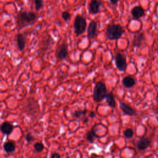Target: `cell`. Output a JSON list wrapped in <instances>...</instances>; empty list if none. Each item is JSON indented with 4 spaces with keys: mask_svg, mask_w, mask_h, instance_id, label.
Wrapping results in <instances>:
<instances>
[{
    "mask_svg": "<svg viewBox=\"0 0 158 158\" xmlns=\"http://www.w3.org/2000/svg\"><path fill=\"white\" fill-rule=\"evenodd\" d=\"M37 19L36 14L32 11L21 10L16 16V23L19 29L32 25Z\"/></svg>",
    "mask_w": 158,
    "mask_h": 158,
    "instance_id": "6da1fadb",
    "label": "cell"
},
{
    "mask_svg": "<svg viewBox=\"0 0 158 158\" xmlns=\"http://www.w3.org/2000/svg\"><path fill=\"white\" fill-rule=\"evenodd\" d=\"M125 32V30L122 26L119 24H110L107 28L106 35L109 40H118Z\"/></svg>",
    "mask_w": 158,
    "mask_h": 158,
    "instance_id": "7a4b0ae2",
    "label": "cell"
},
{
    "mask_svg": "<svg viewBox=\"0 0 158 158\" xmlns=\"http://www.w3.org/2000/svg\"><path fill=\"white\" fill-rule=\"evenodd\" d=\"M107 93V90L105 83L101 81H97L93 89V100L98 102L102 101L104 99Z\"/></svg>",
    "mask_w": 158,
    "mask_h": 158,
    "instance_id": "3957f363",
    "label": "cell"
},
{
    "mask_svg": "<svg viewBox=\"0 0 158 158\" xmlns=\"http://www.w3.org/2000/svg\"><path fill=\"white\" fill-rule=\"evenodd\" d=\"M86 26L87 22L86 19L81 15H77L74 20L73 27L75 33L77 36L82 35L85 31Z\"/></svg>",
    "mask_w": 158,
    "mask_h": 158,
    "instance_id": "277c9868",
    "label": "cell"
},
{
    "mask_svg": "<svg viewBox=\"0 0 158 158\" xmlns=\"http://www.w3.org/2000/svg\"><path fill=\"white\" fill-rule=\"evenodd\" d=\"M115 63L117 69L119 71L125 72L127 67L125 54L122 52H117L115 56Z\"/></svg>",
    "mask_w": 158,
    "mask_h": 158,
    "instance_id": "5b68a950",
    "label": "cell"
},
{
    "mask_svg": "<svg viewBox=\"0 0 158 158\" xmlns=\"http://www.w3.org/2000/svg\"><path fill=\"white\" fill-rule=\"evenodd\" d=\"M69 54V51H68V45L65 42H62L60 43L56 52V55L58 60H63L66 59Z\"/></svg>",
    "mask_w": 158,
    "mask_h": 158,
    "instance_id": "8992f818",
    "label": "cell"
},
{
    "mask_svg": "<svg viewBox=\"0 0 158 158\" xmlns=\"http://www.w3.org/2000/svg\"><path fill=\"white\" fill-rule=\"evenodd\" d=\"M97 28H98L97 22L95 20L91 21L87 28V36L89 40L94 39L98 35Z\"/></svg>",
    "mask_w": 158,
    "mask_h": 158,
    "instance_id": "52a82bcc",
    "label": "cell"
},
{
    "mask_svg": "<svg viewBox=\"0 0 158 158\" xmlns=\"http://www.w3.org/2000/svg\"><path fill=\"white\" fill-rule=\"evenodd\" d=\"M119 107L121 110L123 112V114L125 115H127L129 116L137 115L136 111L131 106L124 102H120Z\"/></svg>",
    "mask_w": 158,
    "mask_h": 158,
    "instance_id": "ba28073f",
    "label": "cell"
},
{
    "mask_svg": "<svg viewBox=\"0 0 158 158\" xmlns=\"http://www.w3.org/2000/svg\"><path fill=\"white\" fill-rule=\"evenodd\" d=\"M131 14L133 19L138 20L144 15L145 10L142 7L139 6H136L131 9Z\"/></svg>",
    "mask_w": 158,
    "mask_h": 158,
    "instance_id": "9c48e42d",
    "label": "cell"
},
{
    "mask_svg": "<svg viewBox=\"0 0 158 158\" xmlns=\"http://www.w3.org/2000/svg\"><path fill=\"white\" fill-rule=\"evenodd\" d=\"M101 2L99 0H91L88 6V10L90 14H96L99 11Z\"/></svg>",
    "mask_w": 158,
    "mask_h": 158,
    "instance_id": "30bf717a",
    "label": "cell"
},
{
    "mask_svg": "<svg viewBox=\"0 0 158 158\" xmlns=\"http://www.w3.org/2000/svg\"><path fill=\"white\" fill-rule=\"evenodd\" d=\"M13 130H14L13 125L7 121L3 122L0 125V130L4 135H9L12 132Z\"/></svg>",
    "mask_w": 158,
    "mask_h": 158,
    "instance_id": "8fae6325",
    "label": "cell"
},
{
    "mask_svg": "<svg viewBox=\"0 0 158 158\" xmlns=\"http://www.w3.org/2000/svg\"><path fill=\"white\" fill-rule=\"evenodd\" d=\"M151 144V141L148 138H141L136 143V147L138 150L143 151L146 149Z\"/></svg>",
    "mask_w": 158,
    "mask_h": 158,
    "instance_id": "7c38bea8",
    "label": "cell"
},
{
    "mask_svg": "<svg viewBox=\"0 0 158 158\" xmlns=\"http://www.w3.org/2000/svg\"><path fill=\"white\" fill-rule=\"evenodd\" d=\"M144 35L143 33H137L134 35L133 39V47H140L144 41Z\"/></svg>",
    "mask_w": 158,
    "mask_h": 158,
    "instance_id": "4fadbf2b",
    "label": "cell"
},
{
    "mask_svg": "<svg viewBox=\"0 0 158 158\" xmlns=\"http://www.w3.org/2000/svg\"><path fill=\"white\" fill-rule=\"evenodd\" d=\"M17 44L18 49L20 51H23L25 49L26 44L25 36L22 33H19L17 35Z\"/></svg>",
    "mask_w": 158,
    "mask_h": 158,
    "instance_id": "5bb4252c",
    "label": "cell"
},
{
    "mask_svg": "<svg viewBox=\"0 0 158 158\" xmlns=\"http://www.w3.org/2000/svg\"><path fill=\"white\" fill-rule=\"evenodd\" d=\"M122 83L123 86H125V88H130L135 85L136 81H135V79L132 77L126 76L123 78Z\"/></svg>",
    "mask_w": 158,
    "mask_h": 158,
    "instance_id": "9a60e30c",
    "label": "cell"
},
{
    "mask_svg": "<svg viewBox=\"0 0 158 158\" xmlns=\"http://www.w3.org/2000/svg\"><path fill=\"white\" fill-rule=\"evenodd\" d=\"M104 98L106 99V101L109 107L112 108H115L116 107L115 99L112 92H109V93H107Z\"/></svg>",
    "mask_w": 158,
    "mask_h": 158,
    "instance_id": "2e32d148",
    "label": "cell"
},
{
    "mask_svg": "<svg viewBox=\"0 0 158 158\" xmlns=\"http://www.w3.org/2000/svg\"><path fill=\"white\" fill-rule=\"evenodd\" d=\"M15 144L13 141H6L3 144L4 150L7 153H10L15 151Z\"/></svg>",
    "mask_w": 158,
    "mask_h": 158,
    "instance_id": "e0dca14e",
    "label": "cell"
},
{
    "mask_svg": "<svg viewBox=\"0 0 158 158\" xmlns=\"http://www.w3.org/2000/svg\"><path fill=\"white\" fill-rule=\"evenodd\" d=\"M96 125H95L94 127H93V128H91V130L89 131H88L86 135V139L92 143H93L94 140L96 138H98L99 136L96 135V128H95V126Z\"/></svg>",
    "mask_w": 158,
    "mask_h": 158,
    "instance_id": "ac0fdd59",
    "label": "cell"
},
{
    "mask_svg": "<svg viewBox=\"0 0 158 158\" xmlns=\"http://www.w3.org/2000/svg\"><path fill=\"white\" fill-rule=\"evenodd\" d=\"M88 110L86 109L77 110L73 112V113L72 114V115L74 118H80L82 117L85 116Z\"/></svg>",
    "mask_w": 158,
    "mask_h": 158,
    "instance_id": "d6986e66",
    "label": "cell"
},
{
    "mask_svg": "<svg viewBox=\"0 0 158 158\" xmlns=\"http://www.w3.org/2000/svg\"><path fill=\"white\" fill-rule=\"evenodd\" d=\"M33 148H34L35 150L37 152H41L44 150V145H43V144L42 143H41V142H36L33 145Z\"/></svg>",
    "mask_w": 158,
    "mask_h": 158,
    "instance_id": "ffe728a7",
    "label": "cell"
},
{
    "mask_svg": "<svg viewBox=\"0 0 158 158\" xmlns=\"http://www.w3.org/2000/svg\"><path fill=\"white\" fill-rule=\"evenodd\" d=\"M123 135L127 139L131 138L134 135V131L131 128H127L123 131Z\"/></svg>",
    "mask_w": 158,
    "mask_h": 158,
    "instance_id": "44dd1931",
    "label": "cell"
},
{
    "mask_svg": "<svg viewBox=\"0 0 158 158\" xmlns=\"http://www.w3.org/2000/svg\"><path fill=\"white\" fill-rule=\"evenodd\" d=\"M34 4L35 9L36 10H40L43 6V0H34Z\"/></svg>",
    "mask_w": 158,
    "mask_h": 158,
    "instance_id": "7402d4cb",
    "label": "cell"
},
{
    "mask_svg": "<svg viewBox=\"0 0 158 158\" xmlns=\"http://www.w3.org/2000/svg\"><path fill=\"white\" fill-rule=\"evenodd\" d=\"M61 16H62V18L65 21H67L70 18V14L68 11H64V12H62Z\"/></svg>",
    "mask_w": 158,
    "mask_h": 158,
    "instance_id": "603a6c76",
    "label": "cell"
},
{
    "mask_svg": "<svg viewBox=\"0 0 158 158\" xmlns=\"http://www.w3.org/2000/svg\"><path fill=\"white\" fill-rule=\"evenodd\" d=\"M25 139H26V141H27L28 143H30V142H31L32 141L34 140V137H33V136L32 135V134H31L30 132H29V133H28L26 135V136H25Z\"/></svg>",
    "mask_w": 158,
    "mask_h": 158,
    "instance_id": "cb8c5ba5",
    "label": "cell"
},
{
    "mask_svg": "<svg viewBox=\"0 0 158 158\" xmlns=\"http://www.w3.org/2000/svg\"><path fill=\"white\" fill-rule=\"evenodd\" d=\"M60 157H61L59 153H57V152H54L51 156V158H60Z\"/></svg>",
    "mask_w": 158,
    "mask_h": 158,
    "instance_id": "d4e9b609",
    "label": "cell"
},
{
    "mask_svg": "<svg viewBox=\"0 0 158 158\" xmlns=\"http://www.w3.org/2000/svg\"><path fill=\"white\" fill-rule=\"evenodd\" d=\"M96 116V113L94 111H91L89 114V117L90 118H94Z\"/></svg>",
    "mask_w": 158,
    "mask_h": 158,
    "instance_id": "484cf974",
    "label": "cell"
},
{
    "mask_svg": "<svg viewBox=\"0 0 158 158\" xmlns=\"http://www.w3.org/2000/svg\"><path fill=\"white\" fill-rule=\"evenodd\" d=\"M109 1L111 2V4L113 5H116L118 1V0H109Z\"/></svg>",
    "mask_w": 158,
    "mask_h": 158,
    "instance_id": "4316f807",
    "label": "cell"
},
{
    "mask_svg": "<svg viewBox=\"0 0 158 158\" xmlns=\"http://www.w3.org/2000/svg\"><path fill=\"white\" fill-rule=\"evenodd\" d=\"M88 121V118H86L85 119H84V120H83V122L85 123H86Z\"/></svg>",
    "mask_w": 158,
    "mask_h": 158,
    "instance_id": "83f0119b",
    "label": "cell"
}]
</instances>
